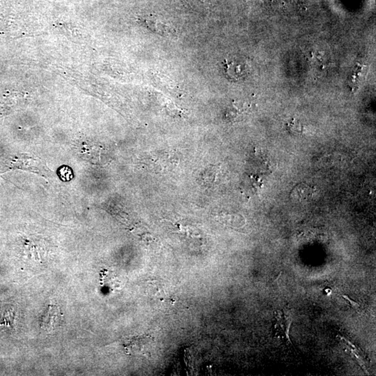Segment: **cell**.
Returning <instances> with one entry per match:
<instances>
[{
    "mask_svg": "<svg viewBox=\"0 0 376 376\" xmlns=\"http://www.w3.org/2000/svg\"><path fill=\"white\" fill-rule=\"evenodd\" d=\"M63 316H64L60 308L57 305L50 304L47 307L41 317V329L45 333H53L62 324Z\"/></svg>",
    "mask_w": 376,
    "mask_h": 376,
    "instance_id": "1",
    "label": "cell"
},
{
    "mask_svg": "<svg viewBox=\"0 0 376 376\" xmlns=\"http://www.w3.org/2000/svg\"><path fill=\"white\" fill-rule=\"evenodd\" d=\"M287 126H288L289 130L292 133L295 134H300L302 133V129H303L302 125L295 120H292V122H289Z\"/></svg>",
    "mask_w": 376,
    "mask_h": 376,
    "instance_id": "5",
    "label": "cell"
},
{
    "mask_svg": "<svg viewBox=\"0 0 376 376\" xmlns=\"http://www.w3.org/2000/svg\"><path fill=\"white\" fill-rule=\"evenodd\" d=\"M343 297H344L345 299H346L347 300L349 301L350 303L352 304V306H353V307L358 308L359 307H360V305H359V304H357V302H354V301L351 300V299H350L349 297H348V296L343 295Z\"/></svg>",
    "mask_w": 376,
    "mask_h": 376,
    "instance_id": "7",
    "label": "cell"
},
{
    "mask_svg": "<svg viewBox=\"0 0 376 376\" xmlns=\"http://www.w3.org/2000/svg\"><path fill=\"white\" fill-rule=\"evenodd\" d=\"M3 323L6 326H10L13 324V321H14V314L12 310L5 311L4 314H3Z\"/></svg>",
    "mask_w": 376,
    "mask_h": 376,
    "instance_id": "6",
    "label": "cell"
},
{
    "mask_svg": "<svg viewBox=\"0 0 376 376\" xmlns=\"http://www.w3.org/2000/svg\"><path fill=\"white\" fill-rule=\"evenodd\" d=\"M143 25L149 30L162 37H168L175 35L176 30L169 24L164 23L156 17L148 16L142 20Z\"/></svg>",
    "mask_w": 376,
    "mask_h": 376,
    "instance_id": "3",
    "label": "cell"
},
{
    "mask_svg": "<svg viewBox=\"0 0 376 376\" xmlns=\"http://www.w3.org/2000/svg\"><path fill=\"white\" fill-rule=\"evenodd\" d=\"M316 188L307 183H299L292 189L290 199L295 203H308L314 199Z\"/></svg>",
    "mask_w": 376,
    "mask_h": 376,
    "instance_id": "4",
    "label": "cell"
},
{
    "mask_svg": "<svg viewBox=\"0 0 376 376\" xmlns=\"http://www.w3.org/2000/svg\"><path fill=\"white\" fill-rule=\"evenodd\" d=\"M153 339L149 336H137L132 337L125 344L127 351L132 355H145L149 354L152 348Z\"/></svg>",
    "mask_w": 376,
    "mask_h": 376,
    "instance_id": "2",
    "label": "cell"
}]
</instances>
